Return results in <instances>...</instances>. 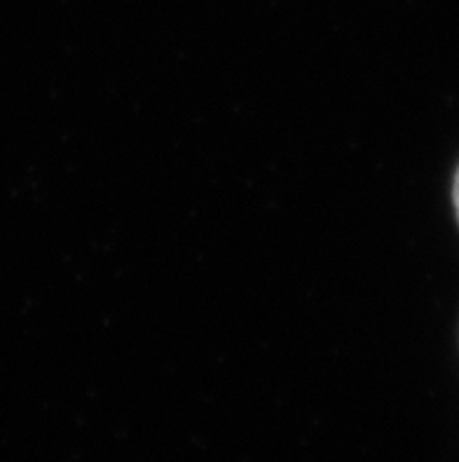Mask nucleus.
I'll return each mask as SVG.
<instances>
[{
	"label": "nucleus",
	"mask_w": 459,
	"mask_h": 462,
	"mask_svg": "<svg viewBox=\"0 0 459 462\" xmlns=\"http://www.w3.org/2000/svg\"><path fill=\"white\" fill-rule=\"evenodd\" d=\"M453 202H454V211H457V221H459V170L454 174V186H453Z\"/></svg>",
	"instance_id": "f257e3e1"
}]
</instances>
